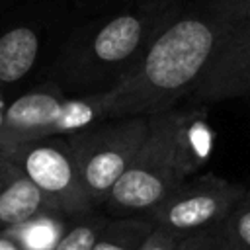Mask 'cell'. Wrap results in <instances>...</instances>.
Here are the masks:
<instances>
[{"label":"cell","instance_id":"6da1fadb","mask_svg":"<svg viewBox=\"0 0 250 250\" xmlns=\"http://www.w3.org/2000/svg\"><path fill=\"white\" fill-rule=\"evenodd\" d=\"M211 6L178 14L109 90L102 94L109 117L154 115L189 96L207 68L225 29Z\"/></svg>","mask_w":250,"mask_h":250},{"label":"cell","instance_id":"7a4b0ae2","mask_svg":"<svg viewBox=\"0 0 250 250\" xmlns=\"http://www.w3.org/2000/svg\"><path fill=\"white\" fill-rule=\"evenodd\" d=\"M180 12L182 0H150L107 20L70 55L68 80L76 88H90L109 78L111 88Z\"/></svg>","mask_w":250,"mask_h":250},{"label":"cell","instance_id":"3957f363","mask_svg":"<svg viewBox=\"0 0 250 250\" xmlns=\"http://www.w3.org/2000/svg\"><path fill=\"white\" fill-rule=\"evenodd\" d=\"M182 113L170 107L150 115L145 145L102 205L105 215H148L188 178L180 152Z\"/></svg>","mask_w":250,"mask_h":250},{"label":"cell","instance_id":"277c9868","mask_svg":"<svg viewBox=\"0 0 250 250\" xmlns=\"http://www.w3.org/2000/svg\"><path fill=\"white\" fill-rule=\"evenodd\" d=\"M150 115L107 117L82 131L66 135L80 178L96 207L102 209L111 188L125 174L145 145Z\"/></svg>","mask_w":250,"mask_h":250},{"label":"cell","instance_id":"5b68a950","mask_svg":"<svg viewBox=\"0 0 250 250\" xmlns=\"http://www.w3.org/2000/svg\"><path fill=\"white\" fill-rule=\"evenodd\" d=\"M102 94L68 98L53 84L35 88L10 102L0 113V145L66 137L107 119Z\"/></svg>","mask_w":250,"mask_h":250},{"label":"cell","instance_id":"8992f818","mask_svg":"<svg viewBox=\"0 0 250 250\" xmlns=\"http://www.w3.org/2000/svg\"><path fill=\"white\" fill-rule=\"evenodd\" d=\"M0 150L29 176L55 211L76 219L100 209L84 188L66 137L8 143L0 145Z\"/></svg>","mask_w":250,"mask_h":250},{"label":"cell","instance_id":"52a82bcc","mask_svg":"<svg viewBox=\"0 0 250 250\" xmlns=\"http://www.w3.org/2000/svg\"><path fill=\"white\" fill-rule=\"evenodd\" d=\"M246 189L211 172L189 176L148 215L156 227L188 238L223 225Z\"/></svg>","mask_w":250,"mask_h":250},{"label":"cell","instance_id":"ba28073f","mask_svg":"<svg viewBox=\"0 0 250 250\" xmlns=\"http://www.w3.org/2000/svg\"><path fill=\"white\" fill-rule=\"evenodd\" d=\"M225 21L215 53L189 92L193 102L211 104L250 98V20Z\"/></svg>","mask_w":250,"mask_h":250},{"label":"cell","instance_id":"9c48e42d","mask_svg":"<svg viewBox=\"0 0 250 250\" xmlns=\"http://www.w3.org/2000/svg\"><path fill=\"white\" fill-rule=\"evenodd\" d=\"M53 209L29 176L0 150V229H12L33 215Z\"/></svg>","mask_w":250,"mask_h":250},{"label":"cell","instance_id":"30bf717a","mask_svg":"<svg viewBox=\"0 0 250 250\" xmlns=\"http://www.w3.org/2000/svg\"><path fill=\"white\" fill-rule=\"evenodd\" d=\"M39 55V35L25 25L0 35V86L21 80Z\"/></svg>","mask_w":250,"mask_h":250},{"label":"cell","instance_id":"8fae6325","mask_svg":"<svg viewBox=\"0 0 250 250\" xmlns=\"http://www.w3.org/2000/svg\"><path fill=\"white\" fill-rule=\"evenodd\" d=\"M74 219L55 209L41 211L31 219L8 229L25 250H55Z\"/></svg>","mask_w":250,"mask_h":250},{"label":"cell","instance_id":"7c38bea8","mask_svg":"<svg viewBox=\"0 0 250 250\" xmlns=\"http://www.w3.org/2000/svg\"><path fill=\"white\" fill-rule=\"evenodd\" d=\"M154 229L150 215L109 217L92 250H139Z\"/></svg>","mask_w":250,"mask_h":250},{"label":"cell","instance_id":"4fadbf2b","mask_svg":"<svg viewBox=\"0 0 250 250\" xmlns=\"http://www.w3.org/2000/svg\"><path fill=\"white\" fill-rule=\"evenodd\" d=\"M211 150L213 133L209 131L205 119L191 111H184L180 125V152L188 178L195 176V172L207 162Z\"/></svg>","mask_w":250,"mask_h":250},{"label":"cell","instance_id":"5bb4252c","mask_svg":"<svg viewBox=\"0 0 250 250\" xmlns=\"http://www.w3.org/2000/svg\"><path fill=\"white\" fill-rule=\"evenodd\" d=\"M107 221L109 215H105L102 209H94L82 217H76L59 240L55 250H92Z\"/></svg>","mask_w":250,"mask_h":250},{"label":"cell","instance_id":"9a60e30c","mask_svg":"<svg viewBox=\"0 0 250 250\" xmlns=\"http://www.w3.org/2000/svg\"><path fill=\"white\" fill-rule=\"evenodd\" d=\"M223 227L238 248L250 250V188L240 197L236 207L230 211Z\"/></svg>","mask_w":250,"mask_h":250},{"label":"cell","instance_id":"2e32d148","mask_svg":"<svg viewBox=\"0 0 250 250\" xmlns=\"http://www.w3.org/2000/svg\"><path fill=\"white\" fill-rule=\"evenodd\" d=\"M182 250H242V248H238L227 234L225 227L219 225L184 238Z\"/></svg>","mask_w":250,"mask_h":250},{"label":"cell","instance_id":"e0dca14e","mask_svg":"<svg viewBox=\"0 0 250 250\" xmlns=\"http://www.w3.org/2000/svg\"><path fill=\"white\" fill-rule=\"evenodd\" d=\"M182 242H184L182 236H178L162 227H156L139 250H182Z\"/></svg>","mask_w":250,"mask_h":250},{"label":"cell","instance_id":"ac0fdd59","mask_svg":"<svg viewBox=\"0 0 250 250\" xmlns=\"http://www.w3.org/2000/svg\"><path fill=\"white\" fill-rule=\"evenodd\" d=\"M209 6L225 20H250V0H209Z\"/></svg>","mask_w":250,"mask_h":250},{"label":"cell","instance_id":"d6986e66","mask_svg":"<svg viewBox=\"0 0 250 250\" xmlns=\"http://www.w3.org/2000/svg\"><path fill=\"white\" fill-rule=\"evenodd\" d=\"M0 250H25V248L8 229H0Z\"/></svg>","mask_w":250,"mask_h":250}]
</instances>
